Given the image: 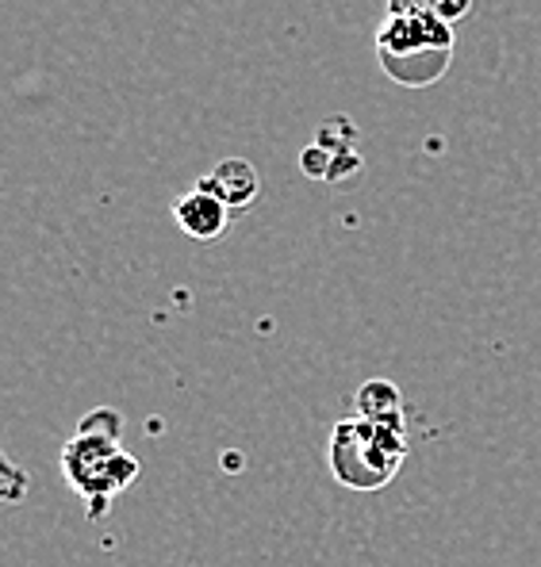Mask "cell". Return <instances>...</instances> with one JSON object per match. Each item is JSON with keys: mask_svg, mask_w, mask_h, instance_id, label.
Returning a JSON list of instances; mask_svg holds the SVG:
<instances>
[{"mask_svg": "<svg viewBox=\"0 0 541 567\" xmlns=\"http://www.w3.org/2000/svg\"><path fill=\"white\" fill-rule=\"evenodd\" d=\"M62 475L70 491L85 503L89 522L108 518L112 498L139 480V461L123 453V419L108 406L85 414L70 441L62 445Z\"/></svg>", "mask_w": 541, "mask_h": 567, "instance_id": "obj_1", "label": "cell"}, {"mask_svg": "<svg viewBox=\"0 0 541 567\" xmlns=\"http://www.w3.org/2000/svg\"><path fill=\"white\" fill-rule=\"evenodd\" d=\"M377 31L380 70L404 89H427L453 62V23L430 12L427 0H388Z\"/></svg>", "mask_w": 541, "mask_h": 567, "instance_id": "obj_2", "label": "cell"}, {"mask_svg": "<svg viewBox=\"0 0 541 567\" xmlns=\"http://www.w3.org/2000/svg\"><path fill=\"white\" fill-rule=\"evenodd\" d=\"M407 456L404 425H377L365 419H343L327 441V464L349 491H380L396 480Z\"/></svg>", "mask_w": 541, "mask_h": 567, "instance_id": "obj_3", "label": "cell"}, {"mask_svg": "<svg viewBox=\"0 0 541 567\" xmlns=\"http://www.w3.org/2000/svg\"><path fill=\"white\" fill-rule=\"evenodd\" d=\"M231 215L235 212H231L220 196H212V192H204L200 185L188 188L185 196L173 204V219H177V227L196 241H212V238L227 235Z\"/></svg>", "mask_w": 541, "mask_h": 567, "instance_id": "obj_4", "label": "cell"}, {"mask_svg": "<svg viewBox=\"0 0 541 567\" xmlns=\"http://www.w3.org/2000/svg\"><path fill=\"white\" fill-rule=\"evenodd\" d=\"M196 185L204 192H212V196H220L231 212H246V207L257 199V192H262L257 169L246 162V157H227V162L215 165L207 177H200Z\"/></svg>", "mask_w": 541, "mask_h": 567, "instance_id": "obj_5", "label": "cell"}, {"mask_svg": "<svg viewBox=\"0 0 541 567\" xmlns=\"http://www.w3.org/2000/svg\"><path fill=\"white\" fill-rule=\"evenodd\" d=\"M357 419L377 425H404V395L392 380H369L354 399Z\"/></svg>", "mask_w": 541, "mask_h": 567, "instance_id": "obj_6", "label": "cell"}, {"mask_svg": "<svg viewBox=\"0 0 541 567\" xmlns=\"http://www.w3.org/2000/svg\"><path fill=\"white\" fill-rule=\"evenodd\" d=\"M23 491H28V472L0 449V498H4V503H20Z\"/></svg>", "mask_w": 541, "mask_h": 567, "instance_id": "obj_7", "label": "cell"}, {"mask_svg": "<svg viewBox=\"0 0 541 567\" xmlns=\"http://www.w3.org/2000/svg\"><path fill=\"white\" fill-rule=\"evenodd\" d=\"M335 154H330L327 146H319V142H315V146H307L304 154H299V165H304V173L307 177H315V181H330V173H335Z\"/></svg>", "mask_w": 541, "mask_h": 567, "instance_id": "obj_8", "label": "cell"}, {"mask_svg": "<svg viewBox=\"0 0 541 567\" xmlns=\"http://www.w3.org/2000/svg\"><path fill=\"white\" fill-rule=\"evenodd\" d=\"M427 4H430V12H438L446 23H457V20H465V16H469L472 0H427Z\"/></svg>", "mask_w": 541, "mask_h": 567, "instance_id": "obj_9", "label": "cell"}]
</instances>
